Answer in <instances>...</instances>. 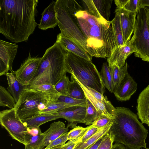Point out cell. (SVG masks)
I'll list each match as a JSON object with an SVG mask.
<instances>
[{"label": "cell", "instance_id": "1", "mask_svg": "<svg viewBox=\"0 0 149 149\" xmlns=\"http://www.w3.org/2000/svg\"><path fill=\"white\" fill-rule=\"evenodd\" d=\"M38 0H0V33L10 41L27 40L36 26Z\"/></svg>", "mask_w": 149, "mask_h": 149}, {"label": "cell", "instance_id": "2", "mask_svg": "<svg viewBox=\"0 0 149 149\" xmlns=\"http://www.w3.org/2000/svg\"><path fill=\"white\" fill-rule=\"evenodd\" d=\"M75 15L87 39L89 54L97 58L109 57L117 47L111 21L97 18L85 10L79 11Z\"/></svg>", "mask_w": 149, "mask_h": 149}, {"label": "cell", "instance_id": "3", "mask_svg": "<svg viewBox=\"0 0 149 149\" xmlns=\"http://www.w3.org/2000/svg\"><path fill=\"white\" fill-rule=\"evenodd\" d=\"M114 141L126 149H145L148 130L136 114L125 107L116 108L113 123L109 130Z\"/></svg>", "mask_w": 149, "mask_h": 149}, {"label": "cell", "instance_id": "4", "mask_svg": "<svg viewBox=\"0 0 149 149\" xmlns=\"http://www.w3.org/2000/svg\"><path fill=\"white\" fill-rule=\"evenodd\" d=\"M67 51L56 42L46 51L40 63L37 73L30 88L46 84L54 86L65 75Z\"/></svg>", "mask_w": 149, "mask_h": 149}, {"label": "cell", "instance_id": "5", "mask_svg": "<svg viewBox=\"0 0 149 149\" xmlns=\"http://www.w3.org/2000/svg\"><path fill=\"white\" fill-rule=\"evenodd\" d=\"M55 10L58 26L64 36L79 43L89 54L87 39L81 31L75 14L82 8L75 0H57Z\"/></svg>", "mask_w": 149, "mask_h": 149}, {"label": "cell", "instance_id": "6", "mask_svg": "<svg viewBox=\"0 0 149 149\" xmlns=\"http://www.w3.org/2000/svg\"><path fill=\"white\" fill-rule=\"evenodd\" d=\"M66 51L65 60L66 72L73 75L87 86L103 94L105 87L100 72L92 61Z\"/></svg>", "mask_w": 149, "mask_h": 149}, {"label": "cell", "instance_id": "7", "mask_svg": "<svg viewBox=\"0 0 149 149\" xmlns=\"http://www.w3.org/2000/svg\"><path fill=\"white\" fill-rule=\"evenodd\" d=\"M61 95L44 92L33 88L24 90L14 109L16 117L21 120L39 114Z\"/></svg>", "mask_w": 149, "mask_h": 149}, {"label": "cell", "instance_id": "8", "mask_svg": "<svg viewBox=\"0 0 149 149\" xmlns=\"http://www.w3.org/2000/svg\"><path fill=\"white\" fill-rule=\"evenodd\" d=\"M137 14L134 34L130 40L135 50V56L149 62V30L146 7L141 8Z\"/></svg>", "mask_w": 149, "mask_h": 149}, {"label": "cell", "instance_id": "9", "mask_svg": "<svg viewBox=\"0 0 149 149\" xmlns=\"http://www.w3.org/2000/svg\"><path fill=\"white\" fill-rule=\"evenodd\" d=\"M0 123L11 137L24 146L28 141V129L15 116L14 109H6L0 112Z\"/></svg>", "mask_w": 149, "mask_h": 149}, {"label": "cell", "instance_id": "10", "mask_svg": "<svg viewBox=\"0 0 149 149\" xmlns=\"http://www.w3.org/2000/svg\"><path fill=\"white\" fill-rule=\"evenodd\" d=\"M42 59V57H31L29 52L28 57L14 72L16 78L23 84L30 86L37 73Z\"/></svg>", "mask_w": 149, "mask_h": 149}, {"label": "cell", "instance_id": "11", "mask_svg": "<svg viewBox=\"0 0 149 149\" xmlns=\"http://www.w3.org/2000/svg\"><path fill=\"white\" fill-rule=\"evenodd\" d=\"M18 45L0 40V75H6L10 71L14 74L12 64L16 54Z\"/></svg>", "mask_w": 149, "mask_h": 149}, {"label": "cell", "instance_id": "12", "mask_svg": "<svg viewBox=\"0 0 149 149\" xmlns=\"http://www.w3.org/2000/svg\"><path fill=\"white\" fill-rule=\"evenodd\" d=\"M112 0H83L86 11L90 14L100 19L109 21Z\"/></svg>", "mask_w": 149, "mask_h": 149}, {"label": "cell", "instance_id": "13", "mask_svg": "<svg viewBox=\"0 0 149 149\" xmlns=\"http://www.w3.org/2000/svg\"><path fill=\"white\" fill-rule=\"evenodd\" d=\"M86 112V107L73 106L65 108L53 114L68 121L67 127L74 128L77 123L85 124Z\"/></svg>", "mask_w": 149, "mask_h": 149}, {"label": "cell", "instance_id": "14", "mask_svg": "<svg viewBox=\"0 0 149 149\" xmlns=\"http://www.w3.org/2000/svg\"><path fill=\"white\" fill-rule=\"evenodd\" d=\"M115 11L119 15L124 45L130 41L134 32L137 13L130 12L124 8L116 9Z\"/></svg>", "mask_w": 149, "mask_h": 149}, {"label": "cell", "instance_id": "15", "mask_svg": "<svg viewBox=\"0 0 149 149\" xmlns=\"http://www.w3.org/2000/svg\"><path fill=\"white\" fill-rule=\"evenodd\" d=\"M135 52L131 40L123 46L117 47L111 56L107 58L109 67L113 65H116L119 68L123 67L125 64L127 57Z\"/></svg>", "mask_w": 149, "mask_h": 149}, {"label": "cell", "instance_id": "16", "mask_svg": "<svg viewBox=\"0 0 149 149\" xmlns=\"http://www.w3.org/2000/svg\"><path fill=\"white\" fill-rule=\"evenodd\" d=\"M137 84L127 72L120 85L113 93L118 101L129 100L136 92Z\"/></svg>", "mask_w": 149, "mask_h": 149}, {"label": "cell", "instance_id": "17", "mask_svg": "<svg viewBox=\"0 0 149 149\" xmlns=\"http://www.w3.org/2000/svg\"><path fill=\"white\" fill-rule=\"evenodd\" d=\"M56 42L66 50L88 61H92V56L79 43L65 36L61 33L57 35Z\"/></svg>", "mask_w": 149, "mask_h": 149}, {"label": "cell", "instance_id": "18", "mask_svg": "<svg viewBox=\"0 0 149 149\" xmlns=\"http://www.w3.org/2000/svg\"><path fill=\"white\" fill-rule=\"evenodd\" d=\"M68 129L65 124L60 121L54 122L45 132V135L39 149H42L49 145L53 141L64 134L68 132Z\"/></svg>", "mask_w": 149, "mask_h": 149}, {"label": "cell", "instance_id": "19", "mask_svg": "<svg viewBox=\"0 0 149 149\" xmlns=\"http://www.w3.org/2000/svg\"><path fill=\"white\" fill-rule=\"evenodd\" d=\"M137 115L141 123H149V85L139 94L137 100Z\"/></svg>", "mask_w": 149, "mask_h": 149}, {"label": "cell", "instance_id": "20", "mask_svg": "<svg viewBox=\"0 0 149 149\" xmlns=\"http://www.w3.org/2000/svg\"><path fill=\"white\" fill-rule=\"evenodd\" d=\"M73 75L82 88L86 97L95 108L100 114L113 119L116 108L109 106L97 100L89 92L85 85Z\"/></svg>", "mask_w": 149, "mask_h": 149}, {"label": "cell", "instance_id": "21", "mask_svg": "<svg viewBox=\"0 0 149 149\" xmlns=\"http://www.w3.org/2000/svg\"><path fill=\"white\" fill-rule=\"evenodd\" d=\"M55 1H53L42 13L41 18L38 25V28L45 30L54 28L58 25L55 10Z\"/></svg>", "mask_w": 149, "mask_h": 149}, {"label": "cell", "instance_id": "22", "mask_svg": "<svg viewBox=\"0 0 149 149\" xmlns=\"http://www.w3.org/2000/svg\"><path fill=\"white\" fill-rule=\"evenodd\" d=\"M6 75L8 85L7 90L13 97L16 103L21 94L26 89L30 88V86L21 83L12 73L8 72Z\"/></svg>", "mask_w": 149, "mask_h": 149}, {"label": "cell", "instance_id": "23", "mask_svg": "<svg viewBox=\"0 0 149 149\" xmlns=\"http://www.w3.org/2000/svg\"><path fill=\"white\" fill-rule=\"evenodd\" d=\"M59 118L58 116L53 114H41L21 121L28 129H31L39 127L46 122Z\"/></svg>", "mask_w": 149, "mask_h": 149}, {"label": "cell", "instance_id": "24", "mask_svg": "<svg viewBox=\"0 0 149 149\" xmlns=\"http://www.w3.org/2000/svg\"><path fill=\"white\" fill-rule=\"evenodd\" d=\"M113 123L101 128L92 136L83 142L77 143L73 149H88L100 139L108 133Z\"/></svg>", "mask_w": 149, "mask_h": 149}, {"label": "cell", "instance_id": "25", "mask_svg": "<svg viewBox=\"0 0 149 149\" xmlns=\"http://www.w3.org/2000/svg\"><path fill=\"white\" fill-rule=\"evenodd\" d=\"M109 68L111 72L114 92L125 77L127 72L128 65L126 62L124 66L121 68L116 65Z\"/></svg>", "mask_w": 149, "mask_h": 149}, {"label": "cell", "instance_id": "26", "mask_svg": "<svg viewBox=\"0 0 149 149\" xmlns=\"http://www.w3.org/2000/svg\"><path fill=\"white\" fill-rule=\"evenodd\" d=\"M71 81L69 82L68 90L65 95L78 99H83L86 98L85 93L81 87L71 74Z\"/></svg>", "mask_w": 149, "mask_h": 149}, {"label": "cell", "instance_id": "27", "mask_svg": "<svg viewBox=\"0 0 149 149\" xmlns=\"http://www.w3.org/2000/svg\"><path fill=\"white\" fill-rule=\"evenodd\" d=\"M114 18L111 21V27L117 47L124 45L122 30L121 27L119 13L115 11Z\"/></svg>", "mask_w": 149, "mask_h": 149}, {"label": "cell", "instance_id": "28", "mask_svg": "<svg viewBox=\"0 0 149 149\" xmlns=\"http://www.w3.org/2000/svg\"><path fill=\"white\" fill-rule=\"evenodd\" d=\"M104 86L111 93H113L114 88L110 68L106 63H103L100 72Z\"/></svg>", "mask_w": 149, "mask_h": 149}, {"label": "cell", "instance_id": "29", "mask_svg": "<svg viewBox=\"0 0 149 149\" xmlns=\"http://www.w3.org/2000/svg\"><path fill=\"white\" fill-rule=\"evenodd\" d=\"M86 112L85 117V124L86 125H91L100 115L95 108L89 100L86 97Z\"/></svg>", "mask_w": 149, "mask_h": 149}, {"label": "cell", "instance_id": "30", "mask_svg": "<svg viewBox=\"0 0 149 149\" xmlns=\"http://www.w3.org/2000/svg\"><path fill=\"white\" fill-rule=\"evenodd\" d=\"M16 102L12 95L3 87L0 86V106L8 107L10 109H14Z\"/></svg>", "mask_w": 149, "mask_h": 149}, {"label": "cell", "instance_id": "31", "mask_svg": "<svg viewBox=\"0 0 149 149\" xmlns=\"http://www.w3.org/2000/svg\"><path fill=\"white\" fill-rule=\"evenodd\" d=\"M45 135V132L34 136H32L30 134L29 140L27 143L25 145L24 149H39Z\"/></svg>", "mask_w": 149, "mask_h": 149}, {"label": "cell", "instance_id": "32", "mask_svg": "<svg viewBox=\"0 0 149 149\" xmlns=\"http://www.w3.org/2000/svg\"><path fill=\"white\" fill-rule=\"evenodd\" d=\"M71 107L73 106L65 103L56 101L51 104L45 109L41 111L39 114H53L64 109Z\"/></svg>", "mask_w": 149, "mask_h": 149}, {"label": "cell", "instance_id": "33", "mask_svg": "<svg viewBox=\"0 0 149 149\" xmlns=\"http://www.w3.org/2000/svg\"><path fill=\"white\" fill-rule=\"evenodd\" d=\"M57 102L65 103L70 104L73 106H81L86 107V98L83 99H78L63 95H60Z\"/></svg>", "mask_w": 149, "mask_h": 149}, {"label": "cell", "instance_id": "34", "mask_svg": "<svg viewBox=\"0 0 149 149\" xmlns=\"http://www.w3.org/2000/svg\"><path fill=\"white\" fill-rule=\"evenodd\" d=\"M88 128V126L84 127L79 126H76L68 132V140L78 141L84 135Z\"/></svg>", "mask_w": 149, "mask_h": 149}, {"label": "cell", "instance_id": "35", "mask_svg": "<svg viewBox=\"0 0 149 149\" xmlns=\"http://www.w3.org/2000/svg\"><path fill=\"white\" fill-rule=\"evenodd\" d=\"M69 81L68 77L65 75L54 86L56 91L61 95H65L68 90Z\"/></svg>", "mask_w": 149, "mask_h": 149}, {"label": "cell", "instance_id": "36", "mask_svg": "<svg viewBox=\"0 0 149 149\" xmlns=\"http://www.w3.org/2000/svg\"><path fill=\"white\" fill-rule=\"evenodd\" d=\"M114 141L113 136L109 131L105 135L97 149H112Z\"/></svg>", "mask_w": 149, "mask_h": 149}, {"label": "cell", "instance_id": "37", "mask_svg": "<svg viewBox=\"0 0 149 149\" xmlns=\"http://www.w3.org/2000/svg\"><path fill=\"white\" fill-rule=\"evenodd\" d=\"M113 119L103 115H100L97 119L91 125L93 126L101 129L113 123Z\"/></svg>", "mask_w": 149, "mask_h": 149}, {"label": "cell", "instance_id": "38", "mask_svg": "<svg viewBox=\"0 0 149 149\" xmlns=\"http://www.w3.org/2000/svg\"><path fill=\"white\" fill-rule=\"evenodd\" d=\"M85 85L89 92L99 101L109 106L113 107V106L111 104L110 102L108 100L107 97L104 96L103 94Z\"/></svg>", "mask_w": 149, "mask_h": 149}, {"label": "cell", "instance_id": "39", "mask_svg": "<svg viewBox=\"0 0 149 149\" xmlns=\"http://www.w3.org/2000/svg\"><path fill=\"white\" fill-rule=\"evenodd\" d=\"M31 88L54 95H61L56 91L54 86L50 84H43Z\"/></svg>", "mask_w": 149, "mask_h": 149}, {"label": "cell", "instance_id": "40", "mask_svg": "<svg viewBox=\"0 0 149 149\" xmlns=\"http://www.w3.org/2000/svg\"><path fill=\"white\" fill-rule=\"evenodd\" d=\"M68 132L61 135L52 142L49 145L42 149H51L54 147L62 145L64 144L68 140Z\"/></svg>", "mask_w": 149, "mask_h": 149}, {"label": "cell", "instance_id": "41", "mask_svg": "<svg viewBox=\"0 0 149 149\" xmlns=\"http://www.w3.org/2000/svg\"><path fill=\"white\" fill-rule=\"evenodd\" d=\"M101 129L93 126L92 125L88 126V128L84 135L78 141L77 143L83 142L92 136Z\"/></svg>", "mask_w": 149, "mask_h": 149}, {"label": "cell", "instance_id": "42", "mask_svg": "<svg viewBox=\"0 0 149 149\" xmlns=\"http://www.w3.org/2000/svg\"><path fill=\"white\" fill-rule=\"evenodd\" d=\"M140 0H129L124 7L126 10L133 12H137L139 10Z\"/></svg>", "mask_w": 149, "mask_h": 149}, {"label": "cell", "instance_id": "43", "mask_svg": "<svg viewBox=\"0 0 149 149\" xmlns=\"http://www.w3.org/2000/svg\"><path fill=\"white\" fill-rule=\"evenodd\" d=\"M78 141L76 140H69L66 143L61 145L60 149H73Z\"/></svg>", "mask_w": 149, "mask_h": 149}, {"label": "cell", "instance_id": "44", "mask_svg": "<svg viewBox=\"0 0 149 149\" xmlns=\"http://www.w3.org/2000/svg\"><path fill=\"white\" fill-rule=\"evenodd\" d=\"M129 0H115V4L116 6V9H120L124 8Z\"/></svg>", "mask_w": 149, "mask_h": 149}, {"label": "cell", "instance_id": "45", "mask_svg": "<svg viewBox=\"0 0 149 149\" xmlns=\"http://www.w3.org/2000/svg\"><path fill=\"white\" fill-rule=\"evenodd\" d=\"M28 133L32 136H34L41 134L42 132L39 127L28 129Z\"/></svg>", "mask_w": 149, "mask_h": 149}, {"label": "cell", "instance_id": "46", "mask_svg": "<svg viewBox=\"0 0 149 149\" xmlns=\"http://www.w3.org/2000/svg\"><path fill=\"white\" fill-rule=\"evenodd\" d=\"M146 7H149V0H140L139 10Z\"/></svg>", "mask_w": 149, "mask_h": 149}, {"label": "cell", "instance_id": "47", "mask_svg": "<svg viewBox=\"0 0 149 149\" xmlns=\"http://www.w3.org/2000/svg\"><path fill=\"white\" fill-rule=\"evenodd\" d=\"M105 135L100 139L88 149H97L98 147L103 140Z\"/></svg>", "mask_w": 149, "mask_h": 149}, {"label": "cell", "instance_id": "48", "mask_svg": "<svg viewBox=\"0 0 149 149\" xmlns=\"http://www.w3.org/2000/svg\"><path fill=\"white\" fill-rule=\"evenodd\" d=\"M112 149H126L125 147L123 145L116 143L113 145Z\"/></svg>", "mask_w": 149, "mask_h": 149}, {"label": "cell", "instance_id": "49", "mask_svg": "<svg viewBox=\"0 0 149 149\" xmlns=\"http://www.w3.org/2000/svg\"><path fill=\"white\" fill-rule=\"evenodd\" d=\"M146 15L148 22L149 24V8L146 7Z\"/></svg>", "mask_w": 149, "mask_h": 149}, {"label": "cell", "instance_id": "50", "mask_svg": "<svg viewBox=\"0 0 149 149\" xmlns=\"http://www.w3.org/2000/svg\"><path fill=\"white\" fill-rule=\"evenodd\" d=\"M61 146V145L55 146L51 149H60Z\"/></svg>", "mask_w": 149, "mask_h": 149}, {"label": "cell", "instance_id": "51", "mask_svg": "<svg viewBox=\"0 0 149 149\" xmlns=\"http://www.w3.org/2000/svg\"><path fill=\"white\" fill-rule=\"evenodd\" d=\"M148 28H149V24L148 23Z\"/></svg>", "mask_w": 149, "mask_h": 149}, {"label": "cell", "instance_id": "52", "mask_svg": "<svg viewBox=\"0 0 149 149\" xmlns=\"http://www.w3.org/2000/svg\"><path fill=\"white\" fill-rule=\"evenodd\" d=\"M145 149H149V148H146Z\"/></svg>", "mask_w": 149, "mask_h": 149}, {"label": "cell", "instance_id": "53", "mask_svg": "<svg viewBox=\"0 0 149 149\" xmlns=\"http://www.w3.org/2000/svg\"><path fill=\"white\" fill-rule=\"evenodd\" d=\"M148 126H149V123H148V124L147 125Z\"/></svg>", "mask_w": 149, "mask_h": 149}]
</instances>
